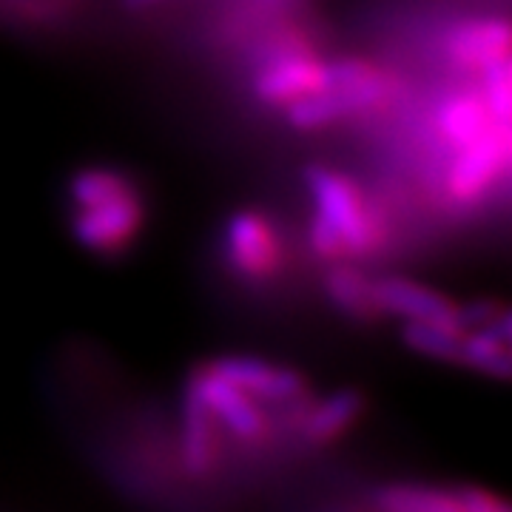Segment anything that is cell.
<instances>
[{"instance_id": "2", "label": "cell", "mask_w": 512, "mask_h": 512, "mask_svg": "<svg viewBox=\"0 0 512 512\" xmlns=\"http://www.w3.org/2000/svg\"><path fill=\"white\" fill-rule=\"evenodd\" d=\"M510 123H493L470 146L458 148L447 174V191L456 202H478L510 168Z\"/></svg>"}, {"instance_id": "13", "label": "cell", "mask_w": 512, "mask_h": 512, "mask_svg": "<svg viewBox=\"0 0 512 512\" xmlns=\"http://www.w3.org/2000/svg\"><path fill=\"white\" fill-rule=\"evenodd\" d=\"M362 413H365V396L353 387H345L313 404L302 433L313 444H330L339 436H345L350 427L362 419Z\"/></svg>"}, {"instance_id": "14", "label": "cell", "mask_w": 512, "mask_h": 512, "mask_svg": "<svg viewBox=\"0 0 512 512\" xmlns=\"http://www.w3.org/2000/svg\"><path fill=\"white\" fill-rule=\"evenodd\" d=\"M436 120H439L441 137L447 140V146L456 148V151L478 140L493 123H501V120L493 117V111L484 103V97L473 92H461L447 97L441 103Z\"/></svg>"}, {"instance_id": "6", "label": "cell", "mask_w": 512, "mask_h": 512, "mask_svg": "<svg viewBox=\"0 0 512 512\" xmlns=\"http://www.w3.org/2000/svg\"><path fill=\"white\" fill-rule=\"evenodd\" d=\"M188 390L208 407V413L231 436L242 441H259L265 436L268 424H265V416H262L256 399H251L245 390L234 387L228 379H222L220 373H214L208 365L194 370Z\"/></svg>"}, {"instance_id": "8", "label": "cell", "mask_w": 512, "mask_h": 512, "mask_svg": "<svg viewBox=\"0 0 512 512\" xmlns=\"http://www.w3.org/2000/svg\"><path fill=\"white\" fill-rule=\"evenodd\" d=\"M208 367L234 387L245 390L256 402H296L308 390V384L296 370L271 365L254 356H222Z\"/></svg>"}, {"instance_id": "19", "label": "cell", "mask_w": 512, "mask_h": 512, "mask_svg": "<svg viewBox=\"0 0 512 512\" xmlns=\"http://www.w3.org/2000/svg\"><path fill=\"white\" fill-rule=\"evenodd\" d=\"M484 74V103L490 106L495 120L501 123H510V111H512V69H510V57H501L490 63L487 69H481Z\"/></svg>"}, {"instance_id": "3", "label": "cell", "mask_w": 512, "mask_h": 512, "mask_svg": "<svg viewBox=\"0 0 512 512\" xmlns=\"http://www.w3.org/2000/svg\"><path fill=\"white\" fill-rule=\"evenodd\" d=\"M146 225V205L137 191L100 205L77 208L72 220L74 239L94 254H117L128 248Z\"/></svg>"}, {"instance_id": "15", "label": "cell", "mask_w": 512, "mask_h": 512, "mask_svg": "<svg viewBox=\"0 0 512 512\" xmlns=\"http://www.w3.org/2000/svg\"><path fill=\"white\" fill-rule=\"evenodd\" d=\"M325 291H328L330 302L350 319H359V322L382 319V311L373 296V279H367L356 268H348V265L333 268L325 276Z\"/></svg>"}, {"instance_id": "12", "label": "cell", "mask_w": 512, "mask_h": 512, "mask_svg": "<svg viewBox=\"0 0 512 512\" xmlns=\"http://www.w3.org/2000/svg\"><path fill=\"white\" fill-rule=\"evenodd\" d=\"M180 447H183L185 470L194 478L208 476L220 456V436H217V419L208 413V407L185 390L183 402V430H180Z\"/></svg>"}, {"instance_id": "21", "label": "cell", "mask_w": 512, "mask_h": 512, "mask_svg": "<svg viewBox=\"0 0 512 512\" xmlns=\"http://www.w3.org/2000/svg\"><path fill=\"white\" fill-rule=\"evenodd\" d=\"M157 3H163V0H123V6L131 9V12H143L148 6H157Z\"/></svg>"}, {"instance_id": "1", "label": "cell", "mask_w": 512, "mask_h": 512, "mask_svg": "<svg viewBox=\"0 0 512 512\" xmlns=\"http://www.w3.org/2000/svg\"><path fill=\"white\" fill-rule=\"evenodd\" d=\"M305 183L316 202L311 225V248L322 259L367 256L382 245L384 228L376 211L365 200L356 180L333 171L328 165H311Z\"/></svg>"}, {"instance_id": "11", "label": "cell", "mask_w": 512, "mask_h": 512, "mask_svg": "<svg viewBox=\"0 0 512 512\" xmlns=\"http://www.w3.org/2000/svg\"><path fill=\"white\" fill-rule=\"evenodd\" d=\"M512 330H510V311H504L495 322L484 328L467 330L461 336L458 345V365L470 367L481 376H493V379H510L512 373Z\"/></svg>"}, {"instance_id": "20", "label": "cell", "mask_w": 512, "mask_h": 512, "mask_svg": "<svg viewBox=\"0 0 512 512\" xmlns=\"http://www.w3.org/2000/svg\"><path fill=\"white\" fill-rule=\"evenodd\" d=\"M458 498H461L464 512H510L504 498H498L490 490H481V487H467L458 493Z\"/></svg>"}, {"instance_id": "16", "label": "cell", "mask_w": 512, "mask_h": 512, "mask_svg": "<svg viewBox=\"0 0 512 512\" xmlns=\"http://www.w3.org/2000/svg\"><path fill=\"white\" fill-rule=\"evenodd\" d=\"M379 512H464L458 493L421 484H387L376 493Z\"/></svg>"}, {"instance_id": "10", "label": "cell", "mask_w": 512, "mask_h": 512, "mask_svg": "<svg viewBox=\"0 0 512 512\" xmlns=\"http://www.w3.org/2000/svg\"><path fill=\"white\" fill-rule=\"evenodd\" d=\"M447 55L467 72L487 69L495 60L510 57V23L507 20L461 23L447 37Z\"/></svg>"}, {"instance_id": "9", "label": "cell", "mask_w": 512, "mask_h": 512, "mask_svg": "<svg viewBox=\"0 0 512 512\" xmlns=\"http://www.w3.org/2000/svg\"><path fill=\"white\" fill-rule=\"evenodd\" d=\"M390 89H322L313 92L302 100H296L288 109V120L299 131H316L330 123H339L350 114L373 109L376 103H382Z\"/></svg>"}, {"instance_id": "7", "label": "cell", "mask_w": 512, "mask_h": 512, "mask_svg": "<svg viewBox=\"0 0 512 512\" xmlns=\"http://www.w3.org/2000/svg\"><path fill=\"white\" fill-rule=\"evenodd\" d=\"M325 89V63L313 52H293L259 66L254 94L268 106H291L296 100Z\"/></svg>"}, {"instance_id": "18", "label": "cell", "mask_w": 512, "mask_h": 512, "mask_svg": "<svg viewBox=\"0 0 512 512\" xmlns=\"http://www.w3.org/2000/svg\"><path fill=\"white\" fill-rule=\"evenodd\" d=\"M461 336L464 333L439 328L430 322H404L402 328V339L407 348L427 356V359H439V362H456Z\"/></svg>"}, {"instance_id": "4", "label": "cell", "mask_w": 512, "mask_h": 512, "mask_svg": "<svg viewBox=\"0 0 512 512\" xmlns=\"http://www.w3.org/2000/svg\"><path fill=\"white\" fill-rule=\"evenodd\" d=\"M225 256L239 276L262 282L282 268V245L274 225L259 211H239L225 228Z\"/></svg>"}, {"instance_id": "17", "label": "cell", "mask_w": 512, "mask_h": 512, "mask_svg": "<svg viewBox=\"0 0 512 512\" xmlns=\"http://www.w3.org/2000/svg\"><path fill=\"white\" fill-rule=\"evenodd\" d=\"M128 191H137L126 174L114 171V168H83L69 180V197L74 208H89L100 205L114 197H123Z\"/></svg>"}, {"instance_id": "5", "label": "cell", "mask_w": 512, "mask_h": 512, "mask_svg": "<svg viewBox=\"0 0 512 512\" xmlns=\"http://www.w3.org/2000/svg\"><path fill=\"white\" fill-rule=\"evenodd\" d=\"M373 296L382 316H399L404 322H430L464 333L458 322V305L436 288H427L404 276H382L373 279Z\"/></svg>"}]
</instances>
